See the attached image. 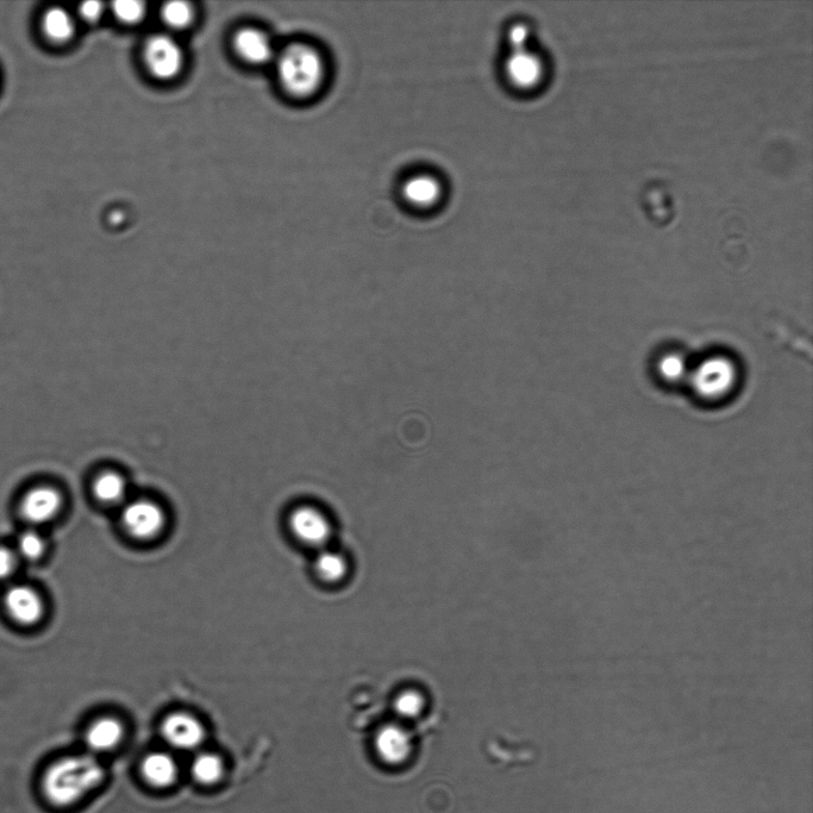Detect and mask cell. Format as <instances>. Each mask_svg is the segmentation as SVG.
I'll list each match as a JSON object with an SVG mask.
<instances>
[{
    "instance_id": "7c38bea8",
    "label": "cell",
    "mask_w": 813,
    "mask_h": 813,
    "mask_svg": "<svg viewBox=\"0 0 813 813\" xmlns=\"http://www.w3.org/2000/svg\"><path fill=\"white\" fill-rule=\"evenodd\" d=\"M374 747L386 765L399 766L410 759L414 744L409 731L402 725L387 724L375 736Z\"/></svg>"
},
{
    "instance_id": "4316f807",
    "label": "cell",
    "mask_w": 813,
    "mask_h": 813,
    "mask_svg": "<svg viewBox=\"0 0 813 813\" xmlns=\"http://www.w3.org/2000/svg\"><path fill=\"white\" fill-rule=\"evenodd\" d=\"M105 11L102 2H85L80 4L78 14L85 22L95 23L100 20Z\"/></svg>"
},
{
    "instance_id": "2e32d148",
    "label": "cell",
    "mask_w": 813,
    "mask_h": 813,
    "mask_svg": "<svg viewBox=\"0 0 813 813\" xmlns=\"http://www.w3.org/2000/svg\"><path fill=\"white\" fill-rule=\"evenodd\" d=\"M43 36L54 45H66L75 34V21L70 11L53 6L43 12L41 18Z\"/></svg>"
},
{
    "instance_id": "4fadbf2b",
    "label": "cell",
    "mask_w": 813,
    "mask_h": 813,
    "mask_svg": "<svg viewBox=\"0 0 813 813\" xmlns=\"http://www.w3.org/2000/svg\"><path fill=\"white\" fill-rule=\"evenodd\" d=\"M125 736L124 724L120 719L103 716L95 719L86 729L87 748L96 754L108 753L116 749Z\"/></svg>"
},
{
    "instance_id": "8992f818",
    "label": "cell",
    "mask_w": 813,
    "mask_h": 813,
    "mask_svg": "<svg viewBox=\"0 0 813 813\" xmlns=\"http://www.w3.org/2000/svg\"><path fill=\"white\" fill-rule=\"evenodd\" d=\"M143 58L156 79L177 78L184 67V53L179 43L168 35H154L146 42Z\"/></svg>"
},
{
    "instance_id": "ffe728a7",
    "label": "cell",
    "mask_w": 813,
    "mask_h": 813,
    "mask_svg": "<svg viewBox=\"0 0 813 813\" xmlns=\"http://www.w3.org/2000/svg\"><path fill=\"white\" fill-rule=\"evenodd\" d=\"M48 544L39 530L31 528L18 536L15 552L21 561H40L47 552Z\"/></svg>"
},
{
    "instance_id": "603a6c76",
    "label": "cell",
    "mask_w": 813,
    "mask_h": 813,
    "mask_svg": "<svg viewBox=\"0 0 813 813\" xmlns=\"http://www.w3.org/2000/svg\"><path fill=\"white\" fill-rule=\"evenodd\" d=\"M112 12L118 21L125 24H136L146 16V5L139 0H117L112 4Z\"/></svg>"
},
{
    "instance_id": "7a4b0ae2",
    "label": "cell",
    "mask_w": 813,
    "mask_h": 813,
    "mask_svg": "<svg viewBox=\"0 0 813 813\" xmlns=\"http://www.w3.org/2000/svg\"><path fill=\"white\" fill-rule=\"evenodd\" d=\"M327 71L323 54L308 43H293L278 58L281 86L289 95L299 99L317 95L327 80Z\"/></svg>"
},
{
    "instance_id": "cb8c5ba5",
    "label": "cell",
    "mask_w": 813,
    "mask_h": 813,
    "mask_svg": "<svg viewBox=\"0 0 813 813\" xmlns=\"http://www.w3.org/2000/svg\"><path fill=\"white\" fill-rule=\"evenodd\" d=\"M506 46L508 50H518L530 48L531 28L524 22H515L509 25L505 34Z\"/></svg>"
},
{
    "instance_id": "9c48e42d",
    "label": "cell",
    "mask_w": 813,
    "mask_h": 813,
    "mask_svg": "<svg viewBox=\"0 0 813 813\" xmlns=\"http://www.w3.org/2000/svg\"><path fill=\"white\" fill-rule=\"evenodd\" d=\"M3 604L6 614L21 627H34L46 615L45 599L29 585L9 587L4 594Z\"/></svg>"
},
{
    "instance_id": "ac0fdd59",
    "label": "cell",
    "mask_w": 813,
    "mask_h": 813,
    "mask_svg": "<svg viewBox=\"0 0 813 813\" xmlns=\"http://www.w3.org/2000/svg\"><path fill=\"white\" fill-rule=\"evenodd\" d=\"M317 577L327 584H339L347 577L348 564L345 556L329 549H321L315 560Z\"/></svg>"
},
{
    "instance_id": "5b68a950",
    "label": "cell",
    "mask_w": 813,
    "mask_h": 813,
    "mask_svg": "<svg viewBox=\"0 0 813 813\" xmlns=\"http://www.w3.org/2000/svg\"><path fill=\"white\" fill-rule=\"evenodd\" d=\"M503 77L512 90L528 92L539 86L544 74L541 56L533 49L508 50L503 66Z\"/></svg>"
},
{
    "instance_id": "484cf974",
    "label": "cell",
    "mask_w": 813,
    "mask_h": 813,
    "mask_svg": "<svg viewBox=\"0 0 813 813\" xmlns=\"http://www.w3.org/2000/svg\"><path fill=\"white\" fill-rule=\"evenodd\" d=\"M660 372L666 379L677 380L685 374V365L683 359L678 355H668L662 359L660 365Z\"/></svg>"
},
{
    "instance_id": "6da1fadb",
    "label": "cell",
    "mask_w": 813,
    "mask_h": 813,
    "mask_svg": "<svg viewBox=\"0 0 813 813\" xmlns=\"http://www.w3.org/2000/svg\"><path fill=\"white\" fill-rule=\"evenodd\" d=\"M104 779V768L92 755L67 756L47 769L42 792L50 804L68 808L98 789Z\"/></svg>"
},
{
    "instance_id": "d4e9b609",
    "label": "cell",
    "mask_w": 813,
    "mask_h": 813,
    "mask_svg": "<svg viewBox=\"0 0 813 813\" xmlns=\"http://www.w3.org/2000/svg\"><path fill=\"white\" fill-rule=\"evenodd\" d=\"M20 564L21 560L14 548L0 546V581L10 579Z\"/></svg>"
},
{
    "instance_id": "d6986e66",
    "label": "cell",
    "mask_w": 813,
    "mask_h": 813,
    "mask_svg": "<svg viewBox=\"0 0 813 813\" xmlns=\"http://www.w3.org/2000/svg\"><path fill=\"white\" fill-rule=\"evenodd\" d=\"M192 777L202 785H215L224 775L220 756L212 753L198 754L191 764Z\"/></svg>"
},
{
    "instance_id": "277c9868",
    "label": "cell",
    "mask_w": 813,
    "mask_h": 813,
    "mask_svg": "<svg viewBox=\"0 0 813 813\" xmlns=\"http://www.w3.org/2000/svg\"><path fill=\"white\" fill-rule=\"evenodd\" d=\"M736 367L723 356L705 360L693 372L691 383L700 397L719 399L727 396L736 383Z\"/></svg>"
},
{
    "instance_id": "ba28073f",
    "label": "cell",
    "mask_w": 813,
    "mask_h": 813,
    "mask_svg": "<svg viewBox=\"0 0 813 813\" xmlns=\"http://www.w3.org/2000/svg\"><path fill=\"white\" fill-rule=\"evenodd\" d=\"M62 509L64 497L58 489L49 485L31 487L20 502L21 517L34 528L55 521Z\"/></svg>"
},
{
    "instance_id": "5bb4252c",
    "label": "cell",
    "mask_w": 813,
    "mask_h": 813,
    "mask_svg": "<svg viewBox=\"0 0 813 813\" xmlns=\"http://www.w3.org/2000/svg\"><path fill=\"white\" fill-rule=\"evenodd\" d=\"M234 48L237 55L250 65H265L274 55L270 37L254 28L240 30L234 37Z\"/></svg>"
},
{
    "instance_id": "7402d4cb",
    "label": "cell",
    "mask_w": 813,
    "mask_h": 813,
    "mask_svg": "<svg viewBox=\"0 0 813 813\" xmlns=\"http://www.w3.org/2000/svg\"><path fill=\"white\" fill-rule=\"evenodd\" d=\"M424 706V697L416 690H406L399 693L395 702H393V709H395L396 714L404 719L418 717L422 714Z\"/></svg>"
},
{
    "instance_id": "44dd1931",
    "label": "cell",
    "mask_w": 813,
    "mask_h": 813,
    "mask_svg": "<svg viewBox=\"0 0 813 813\" xmlns=\"http://www.w3.org/2000/svg\"><path fill=\"white\" fill-rule=\"evenodd\" d=\"M162 21L173 29H184L189 27L193 20V9L191 4L186 2H170L162 6Z\"/></svg>"
},
{
    "instance_id": "e0dca14e",
    "label": "cell",
    "mask_w": 813,
    "mask_h": 813,
    "mask_svg": "<svg viewBox=\"0 0 813 813\" xmlns=\"http://www.w3.org/2000/svg\"><path fill=\"white\" fill-rule=\"evenodd\" d=\"M92 492L100 504L118 506L127 498L128 486L121 474L104 472L96 478Z\"/></svg>"
},
{
    "instance_id": "8fae6325",
    "label": "cell",
    "mask_w": 813,
    "mask_h": 813,
    "mask_svg": "<svg viewBox=\"0 0 813 813\" xmlns=\"http://www.w3.org/2000/svg\"><path fill=\"white\" fill-rule=\"evenodd\" d=\"M289 528L298 542L310 548L324 549L333 534L328 517L314 506H300L293 510Z\"/></svg>"
},
{
    "instance_id": "3957f363",
    "label": "cell",
    "mask_w": 813,
    "mask_h": 813,
    "mask_svg": "<svg viewBox=\"0 0 813 813\" xmlns=\"http://www.w3.org/2000/svg\"><path fill=\"white\" fill-rule=\"evenodd\" d=\"M121 524L131 539L149 542L164 533L167 516L161 505L153 500L137 499L123 506Z\"/></svg>"
},
{
    "instance_id": "52a82bcc",
    "label": "cell",
    "mask_w": 813,
    "mask_h": 813,
    "mask_svg": "<svg viewBox=\"0 0 813 813\" xmlns=\"http://www.w3.org/2000/svg\"><path fill=\"white\" fill-rule=\"evenodd\" d=\"M444 184L439 175L417 171L406 175L400 184V197L412 210L430 211L439 206L444 197Z\"/></svg>"
},
{
    "instance_id": "9a60e30c",
    "label": "cell",
    "mask_w": 813,
    "mask_h": 813,
    "mask_svg": "<svg viewBox=\"0 0 813 813\" xmlns=\"http://www.w3.org/2000/svg\"><path fill=\"white\" fill-rule=\"evenodd\" d=\"M143 779L156 789H166L174 785L178 778V765L170 754L164 752L150 753L141 764Z\"/></svg>"
},
{
    "instance_id": "30bf717a",
    "label": "cell",
    "mask_w": 813,
    "mask_h": 813,
    "mask_svg": "<svg viewBox=\"0 0 813 813\" xmlns=\"http://www.w3.org/2000/svg\"><path fill=\"white\" fill-rule=\"evenodd\" d=\"M160 734L168 746L178 750H195L206 737L204 724L185 711L172 712L162 719Z\"/></svg>"
}]
</instances>
